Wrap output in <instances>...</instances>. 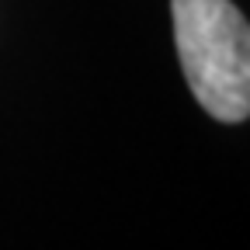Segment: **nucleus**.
I'll return each mask as SVG.
<instances>
[{
  "mask_svg": "<svg viewBox=\"0 0 250 250\" xmlns=\"http://www.w3.org/2000/svg\"><path fill=\"white\" fill-rule=\"evenodd\" d=\"M174 42L195 101L226 125L250 115V28L233 0H170Z\"/></svg>",
  "mask_w": 250,
  "mask_h": 250,
  "instance_id": "obj_1",
  "label": "nucleus"
}]
</instances>
